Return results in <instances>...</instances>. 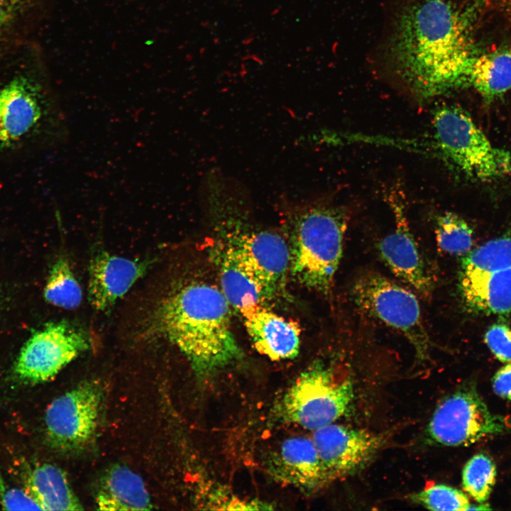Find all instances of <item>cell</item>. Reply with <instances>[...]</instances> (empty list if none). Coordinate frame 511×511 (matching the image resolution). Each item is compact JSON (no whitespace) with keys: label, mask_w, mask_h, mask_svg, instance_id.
Returning <instances> with one entry per match:
<instances>
[{"label":"cell","mask_w":511,"mask_h":511,"mask_svg":"<svg viewBox=\"0 0 511 511\" xmlns=\"http://www.w3.org/2000/svg\"><path fill=\"white\" fill-rule=\"evenodd\" d=\"M409 11L401 20L396 44L410 86L429 98L466 85L477 54L460 13L447 0L419 1Z\"/></svg>","instance_id":"6da1fadb"},{"label":"cell","mask_w":511,"mask_h":511,"mask_svg":"<svg viewBox=\"0 0 511 511\" xmlns=\"http://www.w3.org/2000/svg\"><path fill=\"white\" fill-rule=\"evenodd\" d=\"M229 305L214 286L191 282L159 303L153 330L177 346L199 375H209L241 356L231 328Z\"/></svg>","instance_id":"7a4b0ae2"},{"label":"cell","mask_w":511,"mask_h":511,"mask_svg":"<svg viewBox=\"0 0 511 511\" xmlns=\"http://www.w3.org/2000/svg\"><path fill=\"white\" fill-rule=\"evenodd\" d=\"M287 210L290 269L301 284L326 292L341 258L347 212L341 207L319 202L290 204Z\"/></svg>","instance_id":"3957f363"},{"label":"cell","mask_w":511,"mask_h":511,"mask_svg":"<svg viewBox=\"0 0 511 511\" xmlns=\"http://www.w3.org/2000/svg\"><path fill=\"white\" fill-rule=\"evenodd\" d=\"M432 123L439 153L467 177L488 182L511 172V153L493 145L464 110L438 108Z\"/></svg>","instance_id":"277c9868"},{"label":"cell","mask_w":511,"mask_h":511,"mask_svg":"<svg viewBox=\"0 0 511 511\" xmlns=\"http://www.w3.org/2000/svg\"><path fill=\"white\" fill-rule=\"evenodd\" d=\"M353 395L351 380H336L329 368L316 365L302 372L286 390L278 414L285 422L314 432L342 417Z\"/></svg>","instance_id":"5b68a950"},{"label":"cell","mask_w":511,"mask_h":511,"mask_svg":"<svg viewBox=\"0 0 511 511\" xmlns=\"http://www.w3.org/2000/svg\"><path fill=\"white\" fill-rule=\"evenodd\" d=\"M459 291L473 312L511 313V235L490 240L462 259Z\"/></svg>","instance_id":"8992f818"},{"label":"cell","mask_w":511,"mask_h":511,"mask_svg":"<svg viewBox=\"0 0 511 511\" xmlns=\"http://www.w3.org/2000/svg\"><path fill=\"white\" fill-rule=\"evenodd\" d=\"M351 292L359 308L407 339L420 361L429 358L431 341L412 292L373 271L359 275Z\"/></svg>","instance_id":"52a82bcc"},{"label":"cell","mask_w":511,"mask_h":511,"mask_svg":"<svg viewBox=\"0 0 511 511\" xmlns=\"http://www.w3.org/2000/svg\"><path fill=\"white\" fill-rule=\"evenodd\" d=\"M505 427V419L490 412L476 388L466 385L439 402L428 422L426 434L432 443L459 446L500 434Z\"/></svg>","instance_id":"ba28073f"},{"label":"cell","mask_w":511,"mask_h":511,"mask_svg":"<svg viewBox=\"0 0 511 511\" xmlns=\"http://www.w3.org/2000/svg\"><path fill=\"white\" fill-rule=\"evenodd\" d=\"M89 346L88 336L80 329L63 322L50 323L23 344L13 373L26 384L48 381Z\"/></svg>","instance_id":"9c48e42d"},{"label":"cell","mask_w":511,"mask_h":511,"mask_svg":"<svg viewBox=\"0 0 511 511\" xmlns=\"http://www.w3.org/2000/svg\"><path fill=\"white\" fill-rule=\"evenodd\" d=\"M101 408L102 392L94 383H83L55 399L45 414L51 446L67 451L87 446L97 432Z\"/></svg>","instance_id":"30bf717a"},{"label":"cell","mask_w":511,"mask_h":511,"mask_svg":"<svg viewBox=\"0 0 511 511\" xmlns=\"http://www.w3.org/2000/svg\"><path fill=\"white\" fill-rule=\"evenodd\" d=\"M312 439L331 481L363 469L385 442L381 434L335 423L314 431Z\"/></svg>","instance_id":"8fae6325"},{"label":"cell","mask_w":511,"mask_h":511,"mask_svg":"<svg viewBox=\"0 0 511 511\" xmlns=\"http://www.w3.org/2000/svg\"><path fill=\"white\" fill-rule=\"evenodd\" d=\"M41 86L17 75L0 89V150L13 145L40 126L50 114Z\"/></svg>","instance_id":"7c38bea8"},{"label":"cell","mask_w":511,"mask_h":511,"mask_svg":"<svg viewBox=\"0 0 511 511\" xmlns=\"http://www.w3.org/2000/svg\"><path fill=\"white\" fill-rule=\"evenodd\" d=\"M390 201L395 224L393 230L378 245L381 258L397 277L422 295L429 296L433 280L409 227L404 205L398 197L392 196Z\"/></svg>","instance_id":"4fadbf2b"},{"label":"cell","mask_w":511,"mask_h":511,"mask_svg":"<svg viewBox=\"0 0 511 511\" xmlns=\"http://www.w3.org/2000/svg\"><path fill=\"white\" fill-rule=\"evenodd\" d=\"M268 469L279 482L307 493L317 492L332 482L312 437L285 439L271 455Z\"/></svg>","instance_id":"5bb4252c"},{"label":"cell","mask_w":511,"mask_h":511,"mask_svg":"<svg viewBox=\"0 0 511 511\" xmlns=\"http://www.w3.org/2000/svg\"><path fill=\"white\" fill-rule=\"evenodd\" d=\"M148 260H136L101 251L90 261L88 298L97 310L111 307L147 271Z\"/></svg>","instance_id":"9a60e30c"},{"label":"cell","mask_w":511,"mask_h":511,"mask_svg":"<svg viewBox=\"0 0 511 511\" xmlns=\"http://www.w3.org/2000/svg\"><path fill=\"white\" fill-rule=\"evenodd\" d=\"M251 341L260 353L273 361L292 358L299 353L300 329L287 320L257 305L240 312Z\"/></svg>","instance_id":"2e32d148"},{"label":"cell","mask_w":511,"mask_h":511,"mask_svg":"<svg viewBox=\"0 0 511 511\" xmlns=\"http://www.w3.org/2000/svg\"><path fill=\"white\" fill-rule=\"evenodd\" d=\"M100 510H148L153 507L141 478L128 468L117 466L104 476L96 498Z\"/></svg>","instance_id":"e0dca14e"},{"label":"cell","mask_w":511,"mask_h":511,"mask_svg":"<svg viewBox=\"0 0 511 511\" xmlns=\"http://www.w3.org/2000/svg\"><path fill=\"white\" fill-rule=\"evenodd\" d=\"M26 485L41 510H83L65 473L57 466L47 463L35 465L28 471Z\"/></svg>","instance_id":"ac0fdd59"},{"label":"cell","mask_w":511,"mask_h":511,"mask_svg":"<svg viewBox=\"0 0 511 511\" xmlns=\"http://www.w3.org/2000/svg\"><path fill=\"white\" fill-rule=\"evenodd\" d=\"M466 85L473 87L487 100L495 99L510 90L511 50L477 54L468 72Z\"/></svg>","instance_id":"d6986e66"},{"label":"cell","mask_w":511,"mask_h":511,"mask_svg":"<svg viewBox=\"0 0 511 511\" xmlns=\"http://www.w3.org/2000/svg\"><path fill=\"white\" fill-rule=\"evenodd\" d=\"M219 273L223 295L240 312L270 299L226 247L219 258Z\"/></svg>","instance_id":"ffe728a7"},{"label":"cell","mask_w":511,"mask_h":511,"mask_svg":"<svg viewBox=\"0 0 511 511\" xmlns=\"http://www.w3.org/2000/svg\"><path fill=\"white\" fill-rule=\"evenodd\" d=\"M43 295L50 304L66 309H74L80 304L82 288L66 258L60 257L53 265Z\"/></svg>","instance_id":"44dd1931"},{"label":"cell","mask_w":511,"mask_h":511,"mask_svg":"<svg viewBox=\"0 0 511 511\" xmlns=\"http://www.w3.org/2000/svg\"><path fill=\"white\" fill-rule=\"evenodd\" d=\"M436 240L439 249L454 256L466 255L473 245V231L460 216L446 212L436 222Z\"/></svg>","instance_id":"7402d4cb"},{"label":"cell","mask_w":511,"mask_h":511,"mask_svg":"<svg viewBox=\"0 0 511 511\" xmlns=\"http://www.w3.org/2000/svg\"><path fill=\"white\" fill-rule=\"evenodd\" d=\"M496 468L490 458L483 454L474 455L462 472L463 490L479 503L489 497L495 482Z\"/></svg>","instance_id":"603a6c76"},{"label":"cell","mask_w":511,"mask_h":511,"mask_svg":"<svg viewBox=\"0 0 511 511\" xmlns=\"http://www.w3.org/2000/svg\"><path fill=\"white\" fill-rule=\"evenodd\" d=\"M414 502L430 510H468V497L462 491L444 484H436L412 494Z\"/></svg>","instance_id":"cb8c5ba5"},{"label":"cell","mask_w":511,"mask_h":511,"mask_svg":"<svg viewBox=\"0 0 511 511\" xmlns=\"http://www.w3.org/2000/svg\"><path fill=\"white\" fill-rule=\"evenodd\" d=\"M34 0H0V53Z\"/></svg>","instance_id":"d4e9b609"},{"label":"cell","mask_w":511,"mask_h":511,"mask_svg":"<svg viewBox=\"0 0 511 511\" xmlns=\"http://www.w3.org/2000/svg\"><path fill=\"white\" fill-rule=\"evenodd\" d=\"M485 341L495 356L501 362H511V329L502 323L490 326L485 334Z\"/></svg>","instance_id":"484cf974"},{"label":"cell","mask_w":511,"mask_h":511,"mask_svg":"<svg viewBox=\"0 0 511 511\" xmlns=\"http://www.w3.org/2000/svg\"><path fill=\"white\" fill-rule=\"evenodd\" d=\"M493 388L498 396L511 400V362L500 368L495 374Z\"/></svg>","instance_id":"4316f807"},{"label":"cell","mask_w":511,"mask_h":511,"mask_svg":"<svg viewBox=\"0 0 511 511\" xmlns=\"http://www.w3.org/2000/svg\"><path fill=\"white\" fill-rule=\"evenodd\" d=\"M491 508L488 504H480V505H471L468 510H488Z\"/></svg>","instance_id":"83f0119b"}]
</instances>
